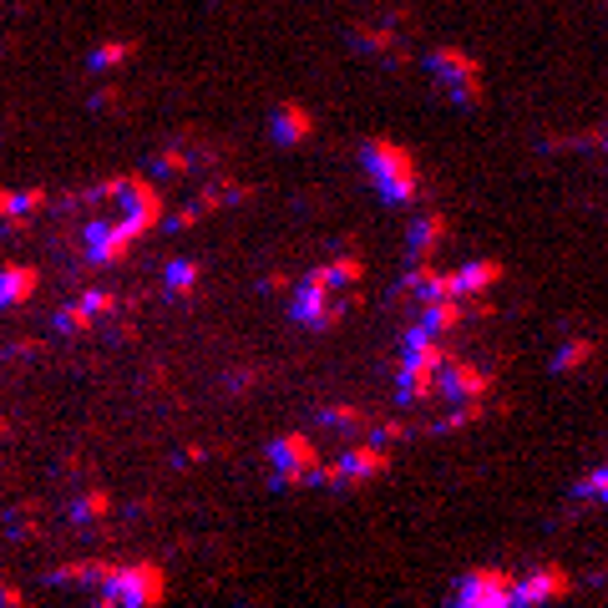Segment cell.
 <instances>
[{"instance_id": "1", "label": "cell", "mask_w": 608, "mask_h": 608, "mask_svg": "<svg viewBox=\"0 0 608 608\" xmlns=\"http://www.w3.org/2000/svg\"><path fill=\"white\" fill-rule=\"evenodd\" d=\"M360 168L365 178L375 183V193L386 198L391 208H406L421 198V173H416V158L406 147H396L391 137H365L360 142Z\"/></svg>"}, {"instance_id": "2", "label": "cell", "mask_w": 608, "mask_h": 608, "mask_svg": "<svg viewBox=\"0 0 608 608\" xmlns=\"http://www.w3.org/2000/svg\"><path fill=\"white\" fill-rule=\"evenodd\" d=\"M163 568L158 563H122L112 573V583L102 588V603H117V608H152L163 603Z\"/></svg>"}, {"instance_id": "3", "label": "cell", "mask_w": 608, "mask_h": 608, "mask_svg": "<svg viewBox=\"0 0 608 608\" xmlns=\"http://www.w3.org/2000/svg\"><path fill=\"white\" fill-rule=\"evenodd\" d=\"M132 244H137V234L127 228V218L117 213V218H102V213H87L82 218V249H87V264H127V254H132Z\"/></svg>"}, {"instance_id": "4", "label": "cell", "mask_w": 608, "mask_h": 608, "mask_svg": "<svg viewBox=\"0 0 608 608\" xmlns=\"http://www.w3.org/2000/svg\"><path fill=\"white\" fill-rule=\"evenodd\" d=\"M456 603L462 608H517V578L502 568H472L456 578Z\"/></svg>"}, {"instance_id": "5", "label": "cell", "mask_w": 608, "mask_h": 608, "mask_svg": "<svg viewBox=\"0 0 608 608\" xmlns=\"http://www.w3.org/2000/svg\"><path fill=\"white\" fill-rule=\"evenodd\" d=\"M492 391V375L482 370V365H472V360H446L441 365V386H436V401H472V396H487Z\"/></svg>"}, {"instance_id": "6", "label": "cell", "mask_w": 608, "mask_h": 608, "mask_svg": "<svg viewBox=\"0 0 608 608\" xmlns=\"http://www.w3.org/2000/svg\"><path fill=\"white\" fill-rule=\"evenodd\" d=\"M436 386H441V360H401L396 370V401L401 406H431L436 401Z\"/></svg>"}, {"instance_id": "7", "label": "cell", "mask_w": 608, "mask_h": 608, "mask_svg": "<svg viewBox=\"0 0 608 608\" xmlns=\"http://www.w3.org/2000/svg\"><path fill=\"white\" fill-rule=\"evenodd\" d=\"M568 573L563 568H532L527 578H517V608H543V603H558V598H568Z\"/></svg>"}, {"instance_id": "8", "label": "cell", "mask_w": 608, "mask_h": 608, "mask_svg": "<svg viewBox=\"0 0 608 608\" xmlns=\"http://www.w3.org/2000/svg\"><path fill=\"white\" fill-rule=\"evenodd\" d=\"M269 467L274 472H310L315 462H320V451H315V441L304 436V431H289V436H279V441H269Z\"/></svg>"}, {"instance_id": "9", "label": "cell", "mask_w": 608, "mask_h": 608, "mask_svg": "<svg viewBox=\"0 0 608 608\" xmlns=\"http://www.w3.org/2000/svg\"><path fill=\"white\" fill-rule=\"evenodd\" d=\"M269 132H274V142H279V147H299V142H310L315 117H310V107H304V102H279V107H274Z\"/></svg>"}, {"instance_id": "10", "label": "cell", "mask_w": 608, "mask_h": 608, "mask_svg": "<svg viewBox=\"0 0 608 608\" xmlns=\"http://www.w3.org/2000/svg\"><path fill=\"white\" fill-rule=\"evenodd\" d=\"M117 568H122V563L82 558V563H61V568H51V573H46V583H66V588H71V583H82V588H97V593H102V588L112 583V573H117Z\"/></svg>"}, {"instance_id": "11", "label": "cell", "mask_w": 608, "mask_h": 608, "mask_svg": "<svg viewBox=\"0 0 608 608\" xmlns=\"http://www.w3.org/2000/svg\"><path fill=\"white\" fill-rule=\"evenodd\" d=\"M446 234H451V223H446L441 213H426V218L411 228V239H406V264H431L436 249L446 244Z\"/></svg>"}, {"instance_id": "12", "label": "cell", "mask_w": 608, "mask_h": 608, "mask_svg": "<svg viewBox=\"0 0 608 608\" xmlns=\"http://www.w3.org/2000/svg\"><path fill=\"white\" fill-rule=\"evenodd\" d=\"M426 71L436 87H446V82H462V76H482V61L456 46H441V51H426Z\"/></svg>"}, {"instance_id": "13", "label": "cell", "mask_w": 608, "mask_h": 608, "mask_svg": "<svg viewBox=\"0 0 608 608\" xmlns=\"http://www.w3.org/2000/svg\"><path fill=\"white\" fill-rule=\"evenodd\" d=\"M350 46L360 56H401V36H396V21H355L350 31Z\"/></svg>"}, {"instance_id": "14", "label": "cell", "mask_w": 608, "mask_h": 608, "mask_svg": "<svg viewBox=\"0 0 608 608\" xmlns=\"http://www.w3.org/2000/svg\"><path fill=\"white\" fill-rule=\"evenodd\" d=\"M345 472L355 477V482H370V477H380L391 467V446H375V441H360V446H345Z\"/></svg>"}, {"instance_id": "15", "label": "cell", "mask_w": 608, "mask_h": 608, "mask_svg": "<svg viewBox=\"0 0 608 608\" xmlns=\"http://www.w3.org/2000/svg\"><path fill=\"white\" fill-rule=\"evenodd\" d=\"M467 315H472V310H467V299H431V304H421V325H431L441 340L462 330Z\"/></svg>"}, {"instance_id": "16", "label": "cell", "mask_w": 608, "mask_h": 608, "mask_svg": "<svg viewBox=\"0 0 608 608\" xmlns=\"http://www.w3.org/2000/svg\"><path fill=\"white\" fill-rule=\"evenodd\" d=\"M92 330H102V320L87 310L82 299H71V304H61V310H56V335H66V340H87Z\"/></svg>"}, {"instance_id": "17", "label": "cell", "mask_w": 608, "mask_h": 608, "mask_svg": "<svg viewBox=\"0 0 608 608\" xmlns=\"http://www.w3.org/2000/svg\"><path fill=\"white\" fill-rule=\"evenodd\" d=\"M36 294V269L31 264H6V269H0V304H6V310H11V304H26Z\"/></svg>"}, {"instance_id": "18", "label": "cell", "mask_w": 608, "mask_h": 608, "mask_svg": "<svg viewBox=\"0 0 608 608\" xmlns=\"http://www.w3.org/2000/svg\"><path fill=\"white\" fill-rule=\"evenodd\" d=\"M46 203H51V193H46V188H26V193L6 188V193H0V218H6V223L16 228V218H31V213H41Z\"/></svg>"}, {"instance_id": "19", "label": "cell", "mask_w": 608, "mask_h": 608, "mask_svg": "<svg viewBox=\"0 0 608 608\" xmlns=\"http://www.w3.org/2000/svg\"><path fill=\"white\" fill-rule=\"evenodd\" d=\"M497 279H502V264H497V259H477V264H462V269H456V289H462V299L487 294Z\"/></svg>"}, {"instance_id": "20", "label": "cell", "mask_w": 608, "mask_h": 608, "mask_svg": "<svg viewBox=\"0 0 608 608\" xmlns=\"http://www.w3.org/2000/svg\"><path fill=\"white\" fill-rule=\"evenodd\" d=\"M188 168H193V152H183V147H163V152H152L147 158V178H158V183L183 178Z\"/></svg>"}, {"instance_id": "21", "label": "cell", "mask_w": 608, "mask_h": 608, "mask_svg": "<svg viewBox=\"0 0 608 608\" xmlns=\"http://www.w3.org/2000/svg\"><path fill=\"white\" fill-rule=\"evenodd\" d=\"M315 426H325V431H365L370 416L360 406H320L315 411Z\"/></svg>"}, {"instance_id": "22", "label": "cell", "mask_w": 608, "mask_h": 608, "mask_svg": "<svg viewBox=\"0 0 608 608\" xmlns=\"http://www.w3.org/2000/svg\"><path fill=\"white\" fill-rule=\"evenodd\" d=\"M107 512H112V497H107V492H82V497L66 507V517H71L76 527H92V522H102Z\"/></svg>"}, {"instance_id": "23", "label": "cell", "mask_w": 608, "mask_h": 608, "mask_svg": "<svg viewBox=\"0 0 608 608\" xmlns=\"http://www.w3.org/2000/svg\"><path fill=\"white\" fill-rule=\"evenodd\" d=\"M573 502H603V507H608V462H603V467H588V472L573 482Z\"/></svg>"}, {"instance_id": "24", "label": "cell", "mask_w": 608, "mask_h": 608, "mask_svg": "<svg viewBox=\"0 0 608 608\" xmlns=\"http://www.w3.org/2000/svg\"><path fill=\"white\" fill-rule=\"evenodd\" d=\"M593 350H598L593 340H568V345L553 355V375H573V370H583V365L593 360Z\"/></svg>"}, {"instance_id": "25", "label": "cell", "mask_w": 608, "mask_h": 608, "mask_svg": "<svg viewBox=\"0 0 608 608\" xmlns=\"http://www.w3.org/2000/svg\"><path fill=\"white\" fill-rule=\"evenodd\" d=\"M82 304H87V310H92L102 325H107V320H117V315L127 310V299H122V294H112V289H87V294H82Z\"/></svg>"}, {"instance_id": "26", "label": "cell", "mask_w": 608, "mask_h": 608, "mask_svg": "<svg viewBox=\"0 0 608 608\" xmlns=\"http://www.w3.org/2000/svg\"><path fill=\"white\" fill-rule=\"evenodd\" d=\"M132 51H137V41H107V46H97V51L87 56V66H92V71H117Z\"/></svg>"}, {"instance_id": "27", "label": "cell", "mask_w": 608, "mask_h": 608, "mask_svg": "<svg viewBox=\"0 0 608 608\" xmlns=\"http://www.w3.org/2000/svg\"><path fill=\"white\" fill-rule=\"evenodd\" d=\"M198 284V259H168V294H193Z\"/></svg>"}, {"instance_id": "28", "label": "cell", "mask_w": 608, "mask_h": 608, "mask_svg": "<svg viewBox=\"0 0 608 608\" xmlns=\"http://www.w3.org/2000/svg\"><path fill=\"white\" fill-rule=\"evenodd\" d=\"M441 92H446V102H456V107H477V102H482V76H462V82H446Z\"/></svg>"}, {"instance_id": "29", "label": "cell", "mask_w": 608, "mask_h": 608, "mask_svg": "<svg viewBox=\"0 0 608 608\" xmlns=\"http://www.w3.org/2000/svg\"><path fill=\"white\" fill-rule=\"evenodd\" d=\"M406 436H411V421H380V426L365 431V441H375V446H396Z\"/></svg>"}, {"instance_id": "30", "label": "cell", "mask_w": 608, "mask_h": 608, "mask_svg": "<svg viewBox=\"0 0 608 608\" xmlns=\"http://www.w3.org/2000/svg\"><path fill=\"white\" fill-rule=\"evenodd\" d=\"M193 203H198V213L208 218V213H223V208H228V193H223V183L213 178V183H203V188H198V198H193Z\"/></svg>"}, {"instance_id": "31", "label": "cell", "mask_w": 608, "mask_h": 608, "mask_svg": "<svg viewBox=\"0 0 608 608\" xmlns=\"http://www.w3.org/2000/svg\"><path fill=\"white\" fill-rule=\"evenodd\" d=\"M223 193H228V208H239V203L254 198V188L249 183H234V178H223Z\"/></svg>"}, {"instance_id": "32", "label": "cell", "mask_w": 608, "mask_h": 608, "mask_svg": "<svg viewBox=\"0 0 608 608\" xmlns=\"http://www.w3.org/2000/svg\"><path fill=\"white\" fill-rule=\"evenodd\" d=\"M198 218H203V213H198V203H188V208H178V213H173L163 228H173V234H178V228H193Z\"/></svg>"}, {"instance_id": "33", "label": "cell", "mask_w": 608, "mask_h": 608, "mask_svg": "<svg viewBox=\"0 0 608 608\" xmlns=\"http://www.w3.org/2000/svg\"><path fill=\"white\" fill-rule=\"evenodd\" d=\"M117 102H122V92H117V87H102V92L92 97V107H97V112H112Z\"/></svg>"}, {"instance_id": "34", "label": "cell", "mask_w": 608, "mask_h": 608, "mask_svg": "<svg viewBox=\"0 0 608 608\" xmlns=\"http://www.w3.org/2000/svg\"><path fill=\"white\" fill-rule=\"evenodd\" d=\"M259 289H264V294H284V289H289V279H284V274H264V279H259Z\"/></svg>"}, {"instance_id": "35", "label": "cell", "mask_w": 608, "mask_h": 608, "mask_svg": "<svg viewBox=\"0 0 608 608\" xmlns=\"http://www.w3.org/2000/svg\"><path fill=\"white\" fill-rule=\"evenodd\" d=\"M249 380H254V370H234V375H228V391H244Z\"/></svg>"}, {"instance_id": "36", "label": "cell", "mask_w": 608, "mask_h": 608, "mask_svg": "<svg viewBox=\"0 0 608 608\" xmlns=\"http://www.w3.org/2000/svg\"><path fill=\"white\" fill-rule=\"evenodd\" d=\"M603 583H608V568H598V573L588 578V588H603Z\"/></svg>"}, {"instance_id": "37", "label": "cell", "mask_w": 608, "mask_h": 608, "mask_svg": "<svg viewBox=\"0 0 608 608\" xmlns=\"http://www.w3.org/2000/svg\"><path fill=\"white\" fill-rule=\"evenodd\" d=\"M603 152H608V132H603Z\"/></svg>"}]
</instances>
